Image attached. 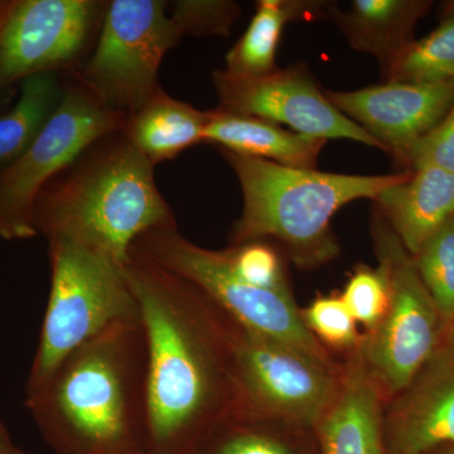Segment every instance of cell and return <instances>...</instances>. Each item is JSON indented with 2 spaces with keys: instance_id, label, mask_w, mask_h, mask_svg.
<instances>
[{
  "instance_id": "1",
  "label": "cell",
  "mask_w": 454,
  "mask_h": 454,
  "mask_svg": "<svg viewBox=\"0 0 454 454\" xmlns=\"http://www.w3.org/2000/svg\"><path fill=\"white\" fill-rule=\"evenodd\" d=\"M127 276L145 340V450L192 454L236 414L231 319L148 260L130 256Z\"/></svg>"
},
{
  "instance_id": "9",
  "label": "cell",
  "mask_w": 454,
  "mask_h": 454,
  "mask_svg": "<svg viewBox=\"0 0 454 454\" xmlns=\"http://www.w3.org/2000/svg\"><path fill=\"white\" fill-rule=\"evenodd\" d=\"M230 348L234 418L317 426L336 395L342 370L247 331L234 319L230 324Z\"/></svg>"
},
{
  "instance_id": "22",
  "label": "cell",
  "mask_w": 454,
  "mask_h": 454,
  "mask_svg": "<svg viewBox=\"0 0 454 454\" xmlns=\"http://www.w3.org/2000/svg\"><path fill=\"white\" fill-rule=\"evenodd\" d=\"M389 82H454V2L434 31L411 41L384 71Z\"/></svg>"
},
{
  "instance_id": "6",
  "label": "cell",
  "mask_w": 454,
  "mask_h": 454,
  "mask_svg": "<svg viewBox=\"0 0 454 454\" xmlns=\"http://www.w3.org/2000/svg\"><path fill=\"white\" fill-rule=\"evenodd\" d=\"M130 256L148 260L192 284L247 331L286 343L325 365H336L304 324L291 289L260 288L247 282L232 268L226 250L205 249L179 234L177 227H170L140 236Z\"/></svg>"
},
{
  "instance_id": "33",
  "label": "cell",
  "mask_w": 454,
  "mask_h": 454,
  "mask_svg": "<svg viewBox=\"0 0 454 454\" xmlns=\"http://www.w3.org/2000/svg\"><path fill=\"white\" fill-rule=\"evenodd\" d=\"M429 454H454V448H443Z\"/></svg>"
},
{
  "instance_id": "21",
  "label": "cell",
  "mask_w": 454,
  "mask_h": 454,
  "mask_svg": "<svg viewBox=\"0 0 454 454\" xmlns=\"http://www.w3.org/2000/svg\"><path fill=\"white\" fill-rule=\"evenodd\" d=\"M64 92L57 73L35 74L20 82L16 106L0 116V169L17 160L40 136Z\"/></svg>"
},
{
  "instance_id": "5",
  "label": "cell",
  "mask_w": 454,
  "mask_h": 454,
  "mask_svg": "<svg viewBox=\"0 0 454 454\" xmlns=\"http://www.w3.org/2000/svg\"><path fill=\"white\" fill-rule=\"evenodd\" d=\"M49 241L51 291L26 399L43 389L74 349L119 322L139 319L127 265L71 239Z\"/></svg>"
},
{
  "instance_id": "12",
  "label": "cell",
  "mask_w": 454,
  "mask_h": 454,
  "mask_svg": "<svg viewBox=\"0 0 454 454\" xmlns=\"http://www.w3.org/2000/svg\"><path fill=\"white\" fill-rule=\"evenodd\" d=\"M98 14V3L90 0L0 2V89L70 65Z\"/></svg>"
},
{
  "instance_id": "18",
  "label": "cell",
  "mask_w": 454,
  "mask_h": 454,
  "mask_svg": "<svg viewBox=\"0 0 454 454\" xmlns=\"http://www.w3.org/2000/svg\"><path fill=\"white\" fill-rule=\"evenodd\" d=\"M429 7L420 0H354L345 9L331 4L327 18L352 49L375 57L385 71L413 41L414 27Z\"/></svg>"
},
{
  "instance_id": "28",
  "label": "cell",
  "mask_w": 454,
  "mask_h": 454,
  "mask_svg": "<svg viewBox=\"0 0 454 454\" xmlns=\"http://www.w3.org/2000/svg\"><path fill=\"white\" fill-rule=\"evenodd\" d=\"M236 273L244 280L267 289L289 288L276 250L262 241H254L226 249Z\"/></svg>"
},
{
  "instance_id": "2",
  "label": "cell",
  "mask_w": 454,
  "mask_h": 454,
  "mask_svg": "<svg viewBox=\"0 0 454 454\" xmlns=\"http://www.w3.org/2000/svg\"><path fill=\"white\" fill-rule=\"evenodd\" d=\"M145 370L139 319L119 322L68 355L26 406L56 454L145 448Z\"/></svg>"
},
{
  "instance_id": "27",
  "label": "cell",
  "mask_w": 454,
  "mask_h": 454,
  "mask_svg": "<svg viewBox=\"0 0 454 454\" xmlns=\"http://www.w3.org/2000/svg\"><path fill=\"white\" fill-rule=\"evenodd\" d=\"M240 7L227 0H181L173 5V22L181 35H230Z\"/></svg>"
},
{
  "instance_id": "34",
  "label": "cell",
  "mask_w": 454,
  "mask_h": 454,
  "mask_svg": "<svg viewBox=\"0 0 454 454\" xmlns=\"http://www.w3.org/2000/svg\"><path fill=\"white\" fill-rule=\"evenodd\" d=\"M453 221H454V215H453Z\"/></svg>"
},
{
  "instance_id": "7",
  "label": "cell",
  "mask_w": 454,
  "mask_h": 454,
  "mask_svg": "<svg viewBox=\"0 0 454 454\" xmlns=\"http://www.w3.org/2000/svg\"><path fill=\"white\" fill-rule=\"evenodd\" d=\"M372 236L379 268L389 286V303L379 325L364 337L361 351L391 399L411 384L443 345L444 331L413 256L381 214L375 215Z\"/></svg>"
},
{
  "instance_id": "15",
  "label": "cell",
  "mask_w": 454,
  "mask_h": 454,
  "mask_svg": "<svg viewBox=\"0 0 454 454\" xmlns=\"http://www.w3.org/2000/svg\"><path fill=\"white\" fill-rule=\"evenodd\" d=\"M385 396L360 346L343 367L336 395L317 423L322 454H387Z\"/></svg>"
},
{
  "instance_id": "30",
  "label": "cell",
  "mask_w": 454,
  "mask_h": 454,
  "mask_svg": "<svg viewBox=\"0 0 454 454\" xmlns=\"http://www.w3.org/2000/svg\"><path fill=\"white\" fill-rule=\"evenodd\" d=\"M0 454H26L14 443L11 433L2 419H0Z\"/></svg>"
},
{
  "instance_id": "13",
  "label": "cell",
  "mask_w": 454,
  "mask_h": 454,
  "mask_svg": "<svg viewBox=\"0 0 454 454\" xmlns=\"http://www.w3.org/2000/svg\"><path fill=\"white\" fill-rule=\"evenodd\" d=\"M331 104L399 158L432 130L454 103V82H387L355 91H325Z\"/></svg>"
},
{
  "instance_id": "32",
  "label": "cell",
  "mask_w": 454,
  "mask_h": 454,
  "mask_svg": "<svg viewBox=\"0 0 454 454\" xmlns=\"http://www.w3.org/2000/svg\"><path fill=\"white\" fill-rule=\"evenodd\" d=\"M121 454H151V453H149L148 450H145V448H136V450H127V452L121 453Z\"/></svg>"
},
{
  "instance_id": "29",
  "label": "cell",
  "mask_w": 454,
  "mask_h": 454,
  "mask_svg": "<svg viewBox=\"0 0 454 454\" xmlns=\"http://www.w3.org/2000/svg\"><path fill=\"white\" fill-rule=\"evenodd\" d=\"M399 158L411 170L434 167L454 175V103L444 118Z\"/></svg>"
},
{
  "instance_id": "10",
  "label": "cell",
  "mask_w": 454,
  "mask_h": 454,
  "mask_svg": "<svg viewBox=\"0 0 454 454\" xmlns=\"http://www.w3.org/2000/svg\"><path fill=\"white\" fill-rule=\"evenodd\" d=\"M160 0H114L82 82L104 104L129 116L158 92L163 57L182 35Z\"/></svg>"
},
{
  "instance_id": "8",
  "label": "cell",
  "mask_w": 454,
  "mask_h": 454,
  "mask_svg": "<svg viewBox=\"0 0 454 454\" xmlns=\"http://www.w3.org/2000/svg\"><path fill=\"white\" fill-rule=\"evenodd\" d=\"M127 118L82 82L66 88L40 136L17 160L0 169V236L8 241L37 236L35 207L43 188L90 146L124 130Z\"/></svg>"
},
{
  "instance_id": "16",
  "label": "cell",
  "mask_w": 454,
  "mask_h": 454,
  "mask_svg": "<svg viewBox=\"0 0 454 454\" xmlns=\"http://www.w3.org/2000/svg\"><path fill=\"white\" fill-rule=\"evenodd\" d=\"M411 256L454 215V175L424 167L373 200Z\"/></svg>"
},
{
  "instance_id": "3",
  "label": "cell",
  "mask_w": 454,
  "mask_h": 454,
  "mask_svg": "<svg viewBox=\"0 0 454 454\" xmlns=\"http://www.w3.org/2000/svg\"><path fill=\"white\" fill-rule=\"evenodd\" d=\"M35 221L47 239H71L124 265L140 236L177 227L155 184L154 164L122 131L90 146L43 188Z\"/></svg>"
},
{
  "instance_id": "31",
  "label": "cell",
  "mask_w": 454,
  "mask_h": 454,
  "mask_svg": "<svg viewBox=\"0 0 454 454\" xmlns=\"http://www.w3.org/2000/svg\"><path fill=\"white\" fill-rule=\"evenodd\" d=\"M443 346H446V348L454 351V324L452 325V327H450V330L448 331L446 337H444Z\"/></svg>"
},
{
  "instance_id": "24",
  "label": "cell",
  "mask_w": 454,
  "mask_h": 454,
  "mask_svg": "<svg viewBox=\"0 0 454 454\" xmlns=\"http://www.w3.org/2000/svg\"><path fill=\"white\" fill-rule=\"evenodd\" d=\"M264 426V419L234 418L217 427L199 447H207V454H292Z\"/></svg>"
},
{
  "instance_id": "11",
  "label": "cell",
  "mask_w": 454,
  "mask_h": 454,
  "mask_svg": "<svg viewBox=\"0 0 454 454\" xmlns=\"http://www.w3.org/2000/svg\"><path fill=\"white\" fill-rule=\"evenodd\" d=\"M220 109L286 125L319 139H348L384 151L373 137L331 104L303 66L256 77L212 74ZM385 152V151H384Z\"/></svg>"
},
{
  "instance_id": "20",
  "label": "cell",
  "mask_w": 454,
  "mask_h": 454,
  "mask_svg": "<svg viewBox=\"0 0 454 454\" xmlns=\"http://www.w3.org/2000/svg\"><path fill=\"white\" fill-rule=\"evenodd\" d=\"M330 5L325 2L260 0L247 31L227 53L226 73L236 77L273 73L277 70V50L284 27L292 20L327 18Z\"/></svg>"
},
{
  "instance_id": "4",
  "label": "cell",
  "mask_w": 454,
  "mask_h": 454,
  "mask_svg": "<svg viewBox=\"0 0 454 454\" xmlns=\"http://www.w3.org/2000/svg\"><path fill=\"white\" fill-rule=\"evenodd\" d=\"M243 191L244 207L231 247L274 239L301 267H316L339 252L331 220L343 206L372 199L405 178L352 176L292 168L221 149Z\"/></svg>"
},
{
  "instance_id": "19",
  "label": "cell",
  "mask_w": 454,
  "mask_h": 454,
  "mask_svg": "<svg viewBox=\"0 0 454 454\" xmlns=\"http://www.w3.org/2000/svg\"><path fill=\"white\" fill-rule=\"evenodd\" d=\"M206 112L160 91L128 116L122 134L152 163L173 160L203 142Z\"/></svg>"
},
{
  "instance_id": "23",
  "label": "cell",
  "mask_w": 454,
  "mask_h": 454,
  "mask_svg": "<svg viewBox=\"0 0 454 454\" xmlns=\"http://www.w3.org/2000/svg\"><path fill=\"white\" fill-rule=\"evenodd\" d=\"M413 258L418 273L437 307L446 337L454 324L453 217L420 247Z\"/></svg>"
},
{
  "instance_id": "26",
  "label": "cell",
  "mask_w": 454,
  "mask_h": 454,
  "mask_svg": "<svg viewBox=\"0 0 454 454\" xmlns=\"http://www.w3.org/2000/svg\"><path fill=\"white\" fill-rule=\"evenodd\" d=\"M346 307L357 324L366 328L367 333L381 321L389 303V286L380 268H357L352 274L345 291L340 295Z\"/></svg>"
},
{
  "instance_id": "25",
  "label": "cell",
  "mask_w": 454,
  "mask_h": 454,
  "mask_svg": "<svg viewBox=\"0 0 454 454\" xmlns=\"http://www.w3.org/2000/svg\"><path fill=\"white\" fill-rule=\"evenodd\" d=\"M304 324L315 334L317 340L336 348L355 351L360 348L364 337L357 330V322L346 307L342 298L337 295H321L301 310Z\"/></svg>"
},
{
  "instance_id": "14",
  "label": "cell",
  "mask_w": 454,
  "mask_h": 454,
  "mask_svg": "<svg viewBox=\"0 0 454 454\" xmlns=\"http://www.w3.org/2000/svg\"><path fill=\"white\" fill-rule=\"evenodd\" d=\"M387 454L454 448V351L442 345L384 417Z\"/></svg>"
},
{
  "instance_id": "17",
  "label": "cell",
  "mask_w": 454,
  "mask_h": 454,
  "mask_svg": "<svg viewBox=\"0 0 454 454\" xmlns=\"http://www.w3.org/2000/svg\"><path fill=\"white\" fill-rule=\"evenodd\" d=\"M203 142L214 143L232 153L292 167L316 169L327 140L301 136L276 122L217 109L206 112Z\"/></svg>"
}]
</instances>
